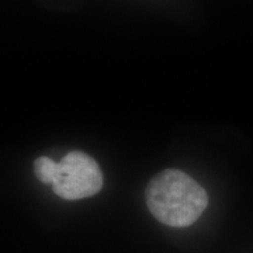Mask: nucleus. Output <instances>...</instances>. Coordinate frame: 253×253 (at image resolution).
Returning a JSON list of instances; mask_svg holds the SVG:
<instances>
[{
	"instance_id": "nucleus-1",
	"label": "nucleus",
	"mask_w": 253,
	"mask_h": 253,
	"mask_svg": "<svg viewBox=\"0 0 253 253\" xmlns=\"http://www.w3.org/2000/svg\"><path fill=\"white\" fill-rule=\"evenodd\" d=\"M145 199L159 222L173 228L194 224L207 208V193L189 174L166 169L149 181Z\"/></svg>"
},
{
	"instance_id": "nucleus-2",
	"label": "nucleus",
	"mask_w": 253,
	"mask_h": 253,
	"mask_svg": "<svg viewBox=\"0 0 253 253\" xmlns=\"http://www.w3.org/2000/svg\"><path fill=\"white\" fill-rule=\"evenodd\" d=\"M52 187L65 200L86 199L101 190L103 174L91 156L81 151H72L58 162Z\"/></svg>"
},
{
	"instance_id": "nucleus-3",
	"label": "nucleus",
	"mask_w": 253,
	"mask_h": 253,
	"mask_svg": "<svg viewBox=\"0 0 253 253\" xmlns=\"http://www.w3.org/2000/svg\"><path fill=\"white\" fill-rule=\"evenodd\" d=\"M56 168H58V162L46 156H40L34 162V173L37 179L45 184H52Z\"/></svg>"
}]
</instances>
